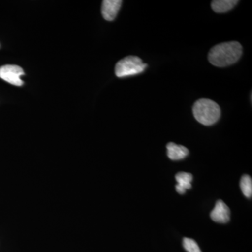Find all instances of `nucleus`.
<instances>
[{
    "instance_id": "obj_4",
    "label": "nucleus",
    "mask_w": 252,
    "mask_h": 252,
    "mask_svg": "<svg viewBox=\"0 0 252 252\" xmlns=\"http://www.w3.org/2000/svg\"><path fill=\"white\" fill-rule=\"evenodd\" d=\"M24 74L22 68L18 65L6 64L0 67V78L12 85L22 86L23 81L21 77Z\"/></svg>"
},
{
    "instance_id": "obj_3",
    "label": "nucleus",
    "mask_w": 252,
    "mask_h": 252,
    "mask_svg": "<svg viewBox=\"0 0 252 252\" xmlns=\"http://www.w3.org/2000/svg\"><path fill=\"white\" fill-rule=\"evenodd\" d=\"M147 67V64L143 63L140 58L127 56L117 63L115 74L119 78L131 77L144 72Z\"/></svg>"
},
{
    "instance_id": "obj_9",
    "label": "nucleus",
    "mask_w": 252,
    "mask_h": 252,
    "mask_svg": "<svg viewBox=\"0 0 252 252\" xmlns=\"http://www.w3.org/2000/svg\"><path fill=\"white\" fill-rule=\"evenodd\" d=\"M239 2L237 0H215L212 1V9L215 12L225 13L233 9Z\"/></svg>"
},
{
    "instance_id": "obj_10",
    "label": "nucleus",
    "mask_w": 252,
    "mask_h": 252,
    "mask_svg": "<svg viewBox=\"0 0 252 252\" xmlns=\"http://www.w3.org/2000/svg\"><path fill=\"white\" fill-rule=\"evenodd\" d=\"M240 189L243 195L247 198H252V180L249 175H243L240 180Z\"/></svg>"
},
{
    "instance_id": "obj_2",
    "label": "nucleus",
    "mask_w": 252,
    "mask_h": 252,
    "mask_svg": "<svg viewBox=\"0 0 252 252\" xmlns=\"http://www.w3.org/2000/svg\"><path fill=\"white\" fill-rule=\"evenodd\" d=\"M194 117L204 126H212L218 122L220 117V109L216 102L210 99H200L193 107Z\"/></svg>"
},
{
    "instance_id": "obj_1",
    "label": "nucleus",
    "mask_w": 252,
    "mask_h": 252,
    "mask_svg": "<svg viewBox=\"0 0 252 252\" xmlns=\"http://www.w3.org/2000/svg\"><path fill=\"white\" fill-rule=\"evenodd\" d=\"M243 54V46L238 41H228L212 47L208 54L209 62L219 67L238 62Z\"/></svg>"
},
{
    "instance_id": "obj_8",
    "label": "nucleus",
    "mask_w": 252,
    "mask_h": 252,
    "mask_svg": "<svg viewBox=\"0 0 252 252\" xmlns=\"http://www.w3.org/2000/svg\"><path fill=\"white\" fill-rule=\"evenodd\" d=\"M189 150L182 145L170 142L167 144V154L169 158L172 160H180L185 159L189 155Z\"/></svg>"
},
{
    "instance_id": "obj_6",
    "label": "nucleus",
    "mask_w": 252,
    "mask_h": 252,
    "mask_svg": "<svg viewBox=\"0 0 252 252\" xmlns=\"http://www.w3.org/2000/svg\"><path fill=\"white\" fill-rule=\"evenodd\" d=\"M121 0H104L102 4V14L106 21H112L117 17L119 10L122 7Z\"/></svg>"
},
{
    "instance_id": "obj_11",
    "label": "nucleus",
    "mask_w": 252,
    "mask_h": 252,
    "mask_svg": "<svg viewBox=\"0 0 252 252\" xmlns=\"http://www.w3.org/2000/svg\"><path fill=\"white\" fill-rule=\"evenodd\" d=\"M183 246L187 252H202L198 244L193 239L184 238Z\"/></svg>"
},
{
    "instance_id": "obj_7",
    "label": "nucleus",
    "mask_w": 252,
    "mask_h": 252,
    "mask_svg": "<svg viewBox=\"0 0 252 252\" xmlns=\"http://www.w3.org/2000/svg\"><path fill=\"white\" fill-rule=\"evenodd\" d=\"M177 185L175 189L177 193L185 194L189 189H191V182L193 181V175L188 172H181L175 176Z\"/></svg>"
},
{
    "instance_id": "obj_5",
    "label": "nucleus",
    "mask_w": 252,
    "mask_h": 252,
    "mask_svg": "<svg viewBox=\"0 0 252 252\" xmlns=\"http://www.w3.org/2000/svg\"><path fill=\"white\" fill-rule=\"evenodd\" d=\"M210 217L217 223H226L230 220V211L229 207L221 200H218L215 204V208L210 213Z\"/></svg>"
}]
</instances>
